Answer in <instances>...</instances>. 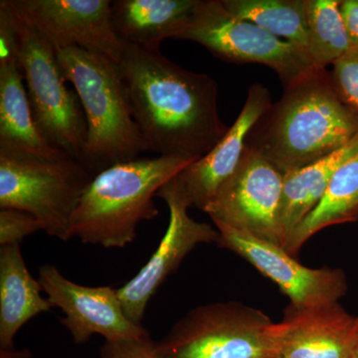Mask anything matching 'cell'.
Masks as SVG:
<instances>
[{
	"instance_id": "6da1fadb",
	"label": "cell",
	"mask_w": 358,
	"mask_h": 358,
	"mask_svg": "<svg viewBox=\"0 0 358 358\" xmlns=\"http://www.w3.org/2000/svg\"><path fill=\"white\" fill-rule=\"evenodd\" d=\"M119 69L148 152L199 159L229 131L219 115L218 85L209 75L186 70L159 50L129 45Z\"/></svg>"
},
{
	"instance_id": "7a4b0ae2",
	"label": "cell",
	"mask_w": 358,
	"mask_h": 358,
	"mask_svg": "<svg viewBox=\"0 0 358 358\" xmlns=\"http://www.w3.org/2000/svg\"><path fill=\"white\" fill-rule=\"evenodd\" d=\"M357 134V117L339 96L331 72L313 67L285 87L250 129L246 145L285 176L329 157Z\"/></svg>"
},
{
	"instance_id": "3957f363",
	"label": "cell",
	"mask_w": 358,
	"mask_h": 358,
	"mask_svg": "<svg viewBox=\"0 0 358 358\" xmlns=\"http://www.w3.org/2000/svg\"><path fill=\"white\" fill-rule=\"evenodd\" d=\"M195 160L138 157L96 174L73 216L72 238L103 248H124L136 237L138 224L159 215L154 199L160 188Z\"/></svg>"
},
{
	"instance_id": "277c9868",
	"label": "cell",
	"mask_w": 358,
	"mask_h": 358,
	"mask_svg": "<svg viewBox=\"0 0 358 358\" xmlns=\"http://www.w3.org/2000/svg\"><path fill=\"white\" fill-rule=\"evenodd\" d=\"M66 82L76 89L88 133L82 164L94 176L148 152L134 121L119 64L79 48L55 49Z\"/></svg>"
},
{
	"instance_id": "5b68a950",
	"label": "cell",
	"mask_w": 358,
	"mask_h": 358,
	"mask_svg": "<svg viewBox=\"0 0 358 358\" xmlns=\"http://www.w3.org/2000/svg\"><path fill=\"white\" fill-rule=\"evenodd\" d=\"M93 178L70 155L48 157L0 148V208L31 214L47 234L64 242L72 238L73 216Z\"/></svg>"
},
{
	"instance_id": "8992f818",
	"label": "cell",
	"mask_w": 358,
	"mask_h": 358,
	"mask_svg": "<svg viewBox=\"0 0 358 358\" xmlns=\"http://www.w3.org/2000/svg\"><path fill=\"white\" fill-rule=\"evenodd\" d=\"M14 14L20 64L35 124L52 148L82 162L88 126L79 96L66 86L50 42L15 11Z\"/></svg>"
},
{
	"instance_id": "52a82bcc",
	"label": "cell",
	"mask_w": 358,
	"mask_h": 358,
	"mask_svg": "<svg viewBox=\"0 0 358 358\" xmlns=\"http://www.w3.org/2000/svg\"><path fill=\"white\" fill-rule=\"evenodd\" d=\"M272 320L239 301L193 308L157 343L164 358H260L268 355Z\"/></svg>"
},
{
	"instance_id": "ba28073f",
	"label": "cell",
	"mask_w": 358,
	"mask_h": 358,
	"mask_svg": "<svg viewBox=\"0 0 358 358\" xmlns=\"http://www.w3.org/2000/svg\"><path fill=\"white\" fill-rule=\"evenodd\" d=\"M176 39L196 42L226 62L267 66L277 73L284 87L315 67L305 52L260 26L235 17L221 0H199L192 20Z\"/></svg>"
},
{
	"instance_id": "9c48e42d",
	"label": "cell",
	"mask_w": 358,
	"mask_h": 358,
	"mask_svg": "<svg viewBox=\"0 0 358 358\" xmlns=\"http://www.w3.org/2000/svg\"><path fill=\"white\" fill-rule=\"evenodd\" d=\"M282 185L284 174L245 145L236 171L204 212L212 221L282 247Z\"/></svg>"
},
{
	"instance_id": "30bf717a",
	"label": "cell",
	"mask_w": 358,
	"mask_h": 358,
	"mask_svg": "<svg viewBox=\"0 0 358 358\" xmlns=\"http://www.w3.org/2000/svg\"><path fill=\"white\" fill-rule=\"evenodd\" d=\"M213 222L220 235L219 246L241 256L272 280L289 296L292 307L305 310L331 305L348 292L346 275L341 268L306 267L280 245Z\"/></svg>"
},
{
	"instance_id": "8fae6325",
	"label": "cell",
	"mask_w": 358,
	"mask_h": 358,
	"mask_svg": "<svg viewBox=\"0 0 358 358\" xmlns=\"http://www.w3.org/2000/svg\"><path fill=\"white\" fill-rule=\"evenodd\" d=\"M55 49L79 47L119 64L124 44L115 34L110 0H7Z\"/></svg>"
},
{
	"instance_id": "7c38bea8",
	"label": "cell",
	"mask_w": 358,
	"mask_h": 358,
	"mask_svg": "<svg viewBox=\"0 0 358 358\" xmlns=\"http://www.w3.org/2000/svg\"><path fill=\"white\" fill-rule=\"evenodd\" d=\"M157 196L164 200L169 209L166 234L147 265L134 279L117 289L127 317L140 326L150 299L183 259L197 245L218 243L220 237L218 230L210 224L197 222L188 215L189 206L173 178L160 188Z\"/></svg>"
},
{
	"instance_id": "4fadbf2b",
	"label": "cell",
	"mask_w": 358,
	"mask_h": 358,
	"mask_svg": "<svg viewBox=\"0 0 358 358\" xmlns=\"http://www.w3.org/2000/svg\"><path fill=\"white\" fill-rule=\"evenodd\" d=\"M39 282L53 308L65 317L60 319L78 345L100 334L107 343L138 341L150 336L134 324L122 308L117 289L112 287H86L70 281L54 265L39 268Z\"/></svg>"
},
{
	"instance_id": "5bb4252c",
	"label": "cell",
	"mask_w": 358,
	"mask_h": 358,
	"mask_svg": "<svg viewBox=\"0 0 358 358\" xmlns=\"http://www.w3.org/2000/svg\"><path fill=\"white\" fill-rule=\"evenodd\" d=\"M358 317L339 303L298 310L289 306L284 319L267 331L268 355L275 358H350Z\"/></svg>"
},
{
	"instance_id": "9a60e30c",
	"label": "cell",
	"mask_w": 358,
	"mask_h": 358,
	"mask_svg": "<svg viewBox=\"0 0 358 358\" xmlns=\"http://www.w3.org/2000/svg\"><path fill=\"white\" fill-rule=\"evenodd\" d=\"M262 84L251 85L241 112L222 140L211 152L195 160L173 178L188 206L205 211L221 186L236 171L244 154L250 129L272 105Z\"/></svg>"
},
{
	"instance_id": "2e32d148",
	"label": "cell",
	"mask_w": 358,
	"mask_h": 358,
	"mask_svg": "<svg viewBox=\"0 0 358 358\" xmlns=\"http://www.w3.org/2000/svg\"><path fill=\"white\" fill-rule=\"evenodd\" d=\"M23 80L20 42H0V148L48 157L66 155L52 148L40 134Z\"/></svg>"
},
{
	"instance_id": "e0dca14e",
	"label": "cell",
	"mask_w": 358,
	"mask_h": 358,
	"mask_svg": "<svg viewBox=\"0 0 358 358\" xmlns=\"http://www.w3.org/2000/svg\"><path fill=\"white\" fill-rule=\"evenodd\" d=\"M199 3V0H115L113 27L124 45L159 50L164 39L178 38Z\"/></svg>"
},
{
	"instance_id": "ac0fdd59",
	"label": "cell",
	"mask_w": 358,
	"mask_h": 358,
	"mask_svg": "<svg viewBox=\"0 0 358 358\" xmlns=\"http://www.w3.org/2000/svg\"><path fill=\"white\" fill-rule=\"evenodd\" d=\"M42 288L26 267L20 245L0 247V350L1 358H21L14 350L18 331L52 307Z\"/></svg>"
},
{
	"instance_id": "d6986e66",
	"label": "cell",
	"mask_w": 358,
	"mask_h": 358,
	"mask_svg": "<svg viewBox=\"0 0 358 358\" xmlns=\"http://www.w3.org/2000/svg\"><path fill=\"white\" fill-rule=\"evenodd\" d=\"M358 152V134L350 143L329 157L285 174L281 204L282 247L324 197L331 178L343 162Z\"/></svg>"
},
{
	"instance_id": "ffe728a7",
	"label": "cell",
	"mask_w": 358,
	"mask_h": 358,
	"mask_svg": "<svg viewBox=\"0 0 358 358\" xmlns=\"http://www.w3.org/2000/svg\"><path fill=\"white\" fill-rule=\"evenodd\" d=\"M357 220L358 152L336 169L324 197L294 231L286 250L294 255L320 231Z\"/></svg>"
},
{
	"instance_id": "44dd1931",
	"label": "cell",
	"mask_w": 358,
	"mask_h": 358,
	"mask_svg": "<svg viewBox=\"0 0 358 358\" xmlns=\"http://www.w3.org/2000/svg\"><path fill=\"white\" fill-rule=\"evenodd\" d=\"M235 17L260 26L308 56L305 0H221ZM310 57V56H308Z\"/></svg>"
},
{
	"instance_id": "7402d4cb",
	"label": "cell",
	"mask_w": 358,
	"mask_h": 358,
	"mask_svg": "<svg viewBox=\"0 0 358 358\" xmlns=\"http://www.w3.org/2000/svg\"><path fill=\"white\" fill-rule=\"evenodd\" d=\"M339 4L341 0H305L308 56L315 67L327 69L352 48Z\"/></svg>"
},
{
	"instance_id": "603a6c76",
	"label": "cell",
	"mask_w": 358,
	"mask_h": 358,
	"mask_svg": "<svg viewBox=\"0 0 358 358\" xmlns=\"http://www.w3.org/2000/svg\"><path fill=\"white\" fill-rule=\"evenodd\" d=\"M334 87L341 100L358 119V48H352L333 65Z\"/></svg>"
},
{
	"instance_id": "cb8c5ba5",
	"label": "cell",
	"mask_w": 358,
	"mask_h": 358,
	"mask_svg": "<svg viewBox=\"0 0 358 358\" xmlns=\"http://www.w3.org/2000/svg\"><path fill=\"white\" fill-rule=\"evenodd\" d=\"M43 230V224L27 212L4 208L0 210V246L20 245L25 237Z\"/></svg>"
},
{
	"instance_id": "d4e9b609",
	"label": "cell",
	"mask_w": 358,
	"mask_h": 358,
	"mask_svg": "<svg viewBox=\"0 0 358 358\" xmlns=\"http://www.w3.org/2000/svg\"><path fill=\"white\" fill-rule=\"evenodd\" d=\"M102 358H164L150 336L138 341L106 343L101 348Z\"/></svg>"
},
{
	"instance_id": "484cf974",
	"label": "cell",
	"mask_w": 358,
	"mask_h": 358,
	"mask_svg": "<svg viewBox=\"0 0 358 358\" xmlns=\"http://www.w3.org/2000/svg\"><path fill=\"white\" fill-rule=\"evenodd\" d=\"M339 11L352 48H358V0H341Z\"/></svg>"
},
{
	"instance_id": "4316f807",
	"label": "cell",
	"mask_w": 358,
	"mask_h": 358,
	"mask_svg": "<svg viewBox=\"0 0 358 358\" xmlns=\"http://www.w3.org/2000/svg\"><path fill=\"white\" fill-rule=\"evenodd\" d=\"M350 358H358V324H357V336H355V345H353L352 355H350Z\"/></svg>"
},
{
	"instance_id": "83f0119b",
	"label": "cell",
	"mask_w": 358,
	"mask_h": 358,
	"mask_svg": "<svg viewBox=\"0 0 358 358\" xmlns=\"http://www.w3.org/2000/svg\"><path fill=\"white\" fill-rule=\"evenodd\" d=\"M260 358H275L274 357H271V355H266V357H260Z\"/></svg>"
}]
</instances>
